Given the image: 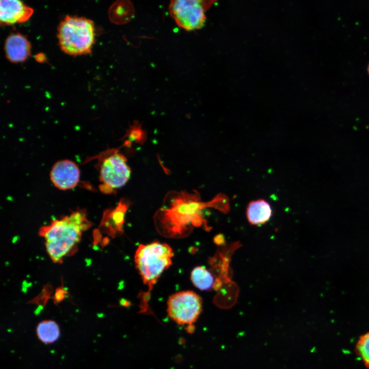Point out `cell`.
<instances>
[{
    "instance_id": "obj_1",
    "label": "cell",
    "mask_w": 369,
    "mask_h": 369,
    "mask_svg": "<svg viewBox=\"0 0 369 369\" xmlns=\"http://www.w3.org/2000/svg\"><path fill=\"white\" fill-rule=\"evenodd\" d=\"M90 225L85 210L79 209L41 228L39 235L45 238L46 250L53 261L61 262L64 257L74 254L82 232Z\"/></svg>"
},
{
    "instance_id": "obj_2",
    "label": "cell",
    "mask_w": 369,
    "mask_h": 369,
    "mask_svg": "<svg viewBox=\"0 0 369 369\" xmlns=\"http://www.w3.org/2000/svg\"><path fill=\"white\" fill-rule=\"evenodd\" d=\"M95 35L94 23L84 17L66 16L58 27L57 37L61 49L73 56L90 53Z\"/></svg>"
},
{
    "instance_id": "obj_3",
    "label": "cell",
    "mask_w": 369,
    "mask_h": 369,
    "mask_svg": "<svg viewBox=\"0 0 369 369\" xmlns=\"http://www.w3.org/2000/svg\"><path fill=\"white\" fill-rule=\"evenodd\" d=\"M173 256L172 249L165 243L156 241L138 246L134 257L136 267L150 290L171 265Z\"/></svg>"
},
{
    "instance_id": "obj_4",
    "label": "cell",
    "mask_w": 369,
    "mask_h": 369,
    "mask_svg": "<svg viewBox=\"0 0 369 369\" xmlns=\"http://www.w3.org/2000/svg\"><path fill=\"white\" fill-rule=\"evenodd\" d=\"M98 159L99 188L102 193L114 192L127 182L131 170L124 155L115 149H111L102 152Z\"/></svg>"
},
{
    "instance_id": "obj_5",
    "label": "cell",
    "mask_w": 369,
    "mask_h": 369,
    "mask_svg": "<svg viewBox=\"0 0 369 369\" xmlns=\"http://www.w3.org/2000/svg\"><path fill=\"white\" fill-rule=\"evenodd\" d=\"M202 311L201 298L191 291L176 292L169 297L167 312L169 317L177 324L193 325Z\"/></svg>"
},
{
    "instance_id": "obj_6",
    "label": "cell",
    "mask_w": 369,
    "mask_h": 369,
    "mask_svg": "<svg viewBox=\"0 0 369 369\" xmlns=\"http://www.w3.org/2000/svg\"><path fill=\"white\" fill-rule=\"evenodd\" d=\"M210 2L195 0L172 1L169 10L178 26L187 31H193L204 25L206 12L211 5Z\"/></svg>"
},
{
    "instance_id": "obj_7",
    "label": "cell",
    "mask_w": 369,
    "mask_h": 369,
    "mask_svg": "<svg viewBox=\"0 0 369 369\" xmlns=\"http://www.w3.org/2000/svg\"><path fill=\"white\" fill-rule=\"evenodd\" d=\"M50 178L53 184L58 189L70 190L78 184L80 170L74 161L69 159L60 160L52 167Z\"/></svg>"
},
{
    "instance_id": "obj_8",
    "label": "cell",
    "mask_w": 369,
    "mask_h": 369,
    "mask_svg": "<svg viewBox=\"0 0 369 369\" xmlns=\"http://www.w3.org/2000/svg\"><path fill=\"white\" fill-rule=\"evenodd\" d=\"M33 13L32 8L17 0L1 1V25H10L22 23L29 19Z\"/></svg>"
},
{
    "instance_id": "obj_9",
    "label": "cell",
    "mask_w": 369,
    "mask_h": 369,
    "mask_svg": "<svg viewBox=\"0 0 369 369\" xmlns=\"http://www.w3.org/2000/svg\"><path fill=\"white\" fill-rule=\"evenodd\" d=\"M4 48L7 58L12 63L23 62L30 55V43L18 33L11 34L7 37Z\"/></svg>"
},
{
    "instance_id": "obj_10",
    "label": "cell",
    "mask_w": 369,
    "mask_h": 369,
    "mask_svg": "<svg viewBox=\"0 0 369 369\" xmlns=\"http://www.w3.org/2000/svg\"><path fill=\"white\" fill-rule=\"evenodd\" d=\"M248 221L252 225H261L268 222L272 215L270 203L262 199L253 200L249 203L246 211Z\"/></svg>"
},
{
    "instance_id": "obj_11",
    "label": "cell",
    "mask_w": 369,
    "mask_h": 369,
    "mask_svg": "<svg viewBox=\"0 0 369 369\" xmlns=\"http://www.w3.org/2000/svg\"><path fill=\"white\" fill-rule=\"evenodd\" d=\"M134 13V8L129 1H118L110 7L109 17L116 24H125L129 22Z\"/></svg>"
},
{
    "instance_id": "obj_12",
    "label": "cell",
    "mask_w": 369,
    "mask_h": 369,
    "mask_svg": "<svg viewBox=\"0 0 369 369\" xmlns=\"http://www.w3.org/2000/svg\"><path fill=\"white\" fill-rule=\"evenodd\" d=\"M36 335L39 340L43 343H52L59 337V327L53 320H43L39 322L36 327Z\"/></svg>"
},
{
    "instance_id": "obj_13",
    "label": "cell",
    "mask_w": 369,
    "mask_h": 369,
    "mask_svg": "<svg viewBox=\"0 0 369 369\" xmlns=\"http://www.w3.org/2000/svg\"><path fill=\"white\" fill-rule=\"evenodd\" d=\"M191 279L194 285L201 291L210 290L214 283L213 275L205 268L200 266L193 269Z\"/></svg>"
},
{
    "instance_id": "obj_14",
    "label": "cell",
    "mask_w": 369,
    "mask_h": 369,
    "mask_svg": "<svg viewBox=\"0 0 369 369\" xmlns=\"http://www.w3.org/2000/svg\"><path fill=\"white\" fill-rule=\"evenodd\" d=\"M355 352L365 366L369 368V332L359 337L355 345Z\"/></svg>"
},
{
    "instance_id": "obj_15",
    "label": "cell",
    "mask_w": 369,
    "mask_h": 369,
    "mask_svg": "<svg viewBox=\"0 0 369 369\" xmlns=\"http://www.w3.org/2000/svg\"><path fill=\"white\" fill-rule=\"evenodd\" d=\"M36 60L38 62H44L45 60V56L43 53H39L35 55V57Z\"/></svg>"
},
{
    "instance_id": "obj_16",
    "label": "cell",
    "mask_w": 369,
    "mask_h": 369,
    "mask_svg": "<svg viewBox=\"0 0 369 369\" xmlns=\"http://www.w3.org/2000/svg\"><path fill=\"white\" fill-rule=\"evenodd\" d=\"M367 71H368V73H369V65H368V66Z\"/></svg>"
}]
</instances>
